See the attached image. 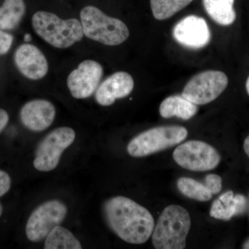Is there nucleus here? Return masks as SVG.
Masks as SVG:
<instances>
[{
    "label": "nucleus",
    "mask_w": 249,
    "mask_h": 249,
    "mask_svg": "<svg viewBox=\"0 0 249 249\" xmlns=\"http://www.w3.org/2000/svg\"><path fill=\"white\" fill-rule=\"evenodd\" d=\"M45 249H81L79 241L70 231L60 227L54 228L46 237Z\"/></svg>",
    "instance_id": "nucleus-19"
},
{
    "label": "nucleus",
    "mask_w": 249,
    "mask_h": 249,
    "mask_svg": "<svg viewBox=\"0 0 249 249\" xmlns=\"http://www.w3.org/2000/svg\"><path fill=\"white\" fill-rule=\"evenodd\" d=\"M178 191L181 192L183 196L196 201H209L212 199L213 196L206 184L191 178H178Z\"/></svg>",
    "instance_id": "nucleus-21"
},
{
    "label": "nucleus",
    "mask_w": 249,
    "mask_h": 249,
    "mask_svg": "<svg viewBox=\"0 0 249 249\" xmlns=\"http://www.w3.org/2000/svg\"><path fill=\"white\" fill-rule=\"evenodd\" d=\"M32 26L37 36L55 48L67 49L83 39L81 22L76 18L62 19L47 11L33 16Z\"/></svg>",
    "instance_id": "nucleus-3"
},
{
    "label": "nucleus",
    "mask_w": 249,
    "mask_h": 249,
    "mask_svg": "<svg viewBox=\"0 0 249 249\" xmlns=\"http://www.w3.org/2000/svg\"><path fill=\"white\" fill-rule=\"evenodd\" d=\"M134 86L133 78L129 73L124 71L116 72L98 86L95 98L100 106H111L116 100L129 96Z\"/></svg>",
    "instance_id": "nucleus-13"
},
{
    "label": "nucleus",
    "mask_w": 249,
    "mask_h": 249,
    "mask_svg": "<svg viewBox=\"0 0 249 249\" xmlns=\"http://www.w3.org/2000/svg\"><path fill=\"white\" fill-rule=\"evenodd\" d=\"M243 249H249V239L244 244Z\"/></svg>",
    "instance_id": "nucleus-28"
},
{
    "label": "nucleus",
    "mask_w": 249,
    "mask_h": 249,
    "mask_svg": "<svg viewBox=\"0 0 249 249\" xmlns=\"http://www.w3.org/2000/svg\"><path fill=\"white\" fill-rule=\"evenodd\" d=\"M67 213V208L62 201H46L36 208L28 219L26 234L31 242H40L49 232L60 225Z\"/></svg>",
    "instance_id": "nucleus-9"
},
{
    "label": "nucleus",
    "mask_w": 249,
    "mask_h": 249,
    "mask_svg": "<svg viewBox=\"0 0 249 249\" xmlns=\"http://www.w3.org/2000/svg\"><path fill=\"white\" fill-rule=\"evenodd\" d=\"M80 22L87 37L107 46H117L128 39L127 25L117 18L110 17L101 9L87 6L80 11Z\"/></svg>",
    "instance_id": "nucleus-4"
},
{
    "label": "nucleus",
    "mask_w": 249,
    "mask_h": 249,
    "mask_svg": "<svg viewBox=\"0 0 249 249\" xmlns=\"http://www.w3.org/2000/svg\"><path fill=\"white\" fill-rule=\"evenodd\" d=\"M103 76V68L99 62L85 60L70 73L67 87L73 98L85 99L92 96L96 91Z\"/></svg>",
    "instance_id": "nucleus-10"
},
{
    "label": "nucleus",
    "mask_w": 249,
    "mask_h": 249,
    "mask_svg": "<svg viewBox=\"0 0 249 249\" xmlns=\"http://www.w3.org/2000/svg\"><path fill=\"white\" fill-rule=\"evenodd\" d=\"M11 178L7 173L0 170V197L6 194L11 188Z\"/></svg>",
    "instance_id": "nucleus-24"
},
{
    "label": "nucleus",
    "mask_w": 249,
    "mask_h": 249,
    "mask_svg": "<svg viewBox=\"0 0 249 249\" xmlns=\"http://www.w3.org/2000/svg\"><path fill=\"white\" fill-rule=\"evenodd\" d=\"M173 159L185 169L204 172L217 167L221 157L217 150L209 144L200 141H189L175 149Z\"/></svg>",
    "instance_id": "nucleus-7"
},
{
    "label": "nucleus",
    "mask_w": 249,
    "mask_h": 249,
    "mask_svg": "<svg viewBox=\"0 0 249 249\" xmlns=\"http://www.w3.org/2000/svg\"><path fill=\"white\" fill-rule=\"evenodd\" d=\"M14 37L9 34L0 30V55H4L9 52L12 45Z\"/></svg>",
    "instance_id": "nucleus-23"
},
{
    "label": "nucleus",
    "mask_w": 249,
    "mask_h": 249,
    "mask_svg": "<svg viewBox=\"0 0 249 249\" xmlns=\"http://www.w3.org/2000/svg\"><path fill=\"white\" fill-rule=\"evenodd\" d=\"M197 111V105L188 101L182 95L165 98L160 107V115L165 119L177 116L183 120H188L196 115Z\"/></svg>",
    "instance_id": "nucleus-16"
},
{
    "label": "nucleus",
    "mask_w": 249,
    "mask_h": 249,
    "mask_svg": "<svg viewBox=\"0 0 249 249\" xmlns=\"http://www.w3.org/2000/svg\"><path fill=\"white\" fill-rule=\"evenodd\" d=\"M205 184L213 195H217L222 189V179L215 174H209L205 178Z\"/></svg>",
    "instance_id": "nucleus-22"
},
{
    "label": "nucleus",
    "mask_w": 249,
    "mask_h": 249,
    "mask_svg": "<svg viewBox=\"0 0 249 249\" xmlns=\"http://www.w3.org/2000/svg\"><path fill=\"white\" fill-rule=\"evenodd\" d=\"M247 204V199L243 195H234L233 192L227 191L213 203L210 215L215 219L229 221L234 216L243 214Z\"/></svg>",
    "instance_id": "nucleus-15"
},
{
    "label": "nucleus",
    "mask_w": 249,
    "mask_h": 249,
    "mask_svg": "<svg viewBox=\"0 0 249 249\" xmlns=\"http://www.w3.org/2000/svg\"><path fill=\"white\" fill-rule=\"evenodd\" d=\"M26 13L24 0H4L0 7V30H11L17 27Z\"/></svg>",
    "instance_id": "nucleus-18"
},
{
    "label": "nucleus",
    "mask_w": 249,
    "mask_h": 249,
    "mask_svg": "<svg viewBox=\"0 0 249 249\" xmlns=\"http://www.w3.org/2000/svg\"><path fill=\"white\" fill-rule=\"evenodd\" d=\"M173 36L177 42L186 48L199 49L209 45L211 33L204 18L191 15L175 24Z\"/></svg>",
    "instance_id": "nucleus-11"
},
{
    "label": "nucleus",
    "mask_w": 249,
    "mask_h": 249,
    "mask_svg": "<svg viewBox=\"0 0 249 249\" xmlns=\"http://www.w3.org/2000/svg\"><path fill=\"white\" fill-rule=\"evenodd\" d=\"M244 150H245V153L249 157V135L245 139V142H244Z\"/></svg>",
    "instance_id": "nucleus-26"
},
{
    "label": "nucleus",
    "mask_w": 249,
    "mask_h": 249,
    "mask_svg": "<svg viewBox=\"0 0 249 249\" xmlns=\"http://www.w3.org/2000/svg\"><path fill=\"white\" fill-rule=\"evenodd\" d=\"M187 136L188 131L181 126L154 127L134 137L127 145V152L133 157H145L178 145Z\"/></svg>",
    "instance_id": "nucleus-5"
},
{
    "label": "nucleus",
    "mask_w": 249,
    "mask_h": 249,
    "mask_svg": "<svg viewBox=\"0 0 249 249\" xmlns=\"http://www.w3.org/2000/svg\"><path fill=\"white\" fill-rule=\"evenodd\" d=\"M15 64L18 70L29 80H38L46 76L49 64L43 53L31 44H23L15 52Z\"/></svg>",
    "instance_id": "nucleus-12"
},
{
    "label": "nucleus",
    "mask_w": 249,
    "mask_h": 249,
    "mask_svg": "<svg viewBox=\"0 0 249 249\" xmlns=\"http://www.w3.org/2000/svg\"><path fill=\"white\" fill-rule=\"evenodd\" d=\"M191 227L188 211L178 205L167 206L152 234L154 247L157 249H183Z\"/></svg>",
    "instance_id": "nucleus-2"
},
{
    "label": "nucleus",
    "mask_w": 249,
    "mask_h": 249,
    "mask_svg": "<svg viewBox=\"0 0 249 249\" xmlns=\"http://www.w3.org/2000/svg\"><path fill=\"white\" fill-rule=\"evenodd\" d=\"M246 89H247V93H248L249 96V76L247 80V83H246Z\"/></svg>",
    "instance_id": "nucleus-27"
},
{
    "label": "nucleus",
    "mask_w": 249,
    "mask_h": 249,
    "mask_svg": "<svg viewBox=\"0 0 249 249\" xmlns=\"http://www.w3.org/2000/svg\"><path fill=\"white\" fill-rule=\"evenodd\" d=\"M103 211L109 227L124 242L142 245L151 237L155 228L152 214L132 199L114 196L106 201Z\"/></svg>",
    "instance_id": "nucleus-1"
},
{
    "label": "nucleus",
    "mask_w": 249,
    "mask_h": 249,
    "mask_svg": "<svg viewBox=\"0 0 249 249\" xmlns=\"http://www.w3.org/2000/svg\"><path fill=\"white\" fill-rule=\"evenodd\" d=\"M3 208L1 205L0 204V217H1V214H2Z\"/></svg>",
    "instance_id": "nucleus-29"
},
{
    "label": "nucleus",
    "mask_w": 249,
    "mask_h": 249,
    "mask_svg": "<svg viewBox=\"0 0 249 249\" xmlns=\"http://www.w3.org/2000/svg\"><path fill=\"white\" fill-rule=\"evenodd\" d=\"M193 0H150L152 14L157 20H165L179 12Z\"/></svg>",
    "instance_id": "nucleus-20"
},
{
    "label": "nucleus",
    "mask_w": 249,
    "mask_h": 249,
    "mask_svg": "<svg viewBox=\"0 0 249 249\" xmlns=\"http://www.w3.org/2000/svg\"><path fill=\"white\" fill-rule=\"evenodd\" d=\"M229 84L224 72L209 70L196 75L188 81L182 96L196 105H205L219 97Z\"/></svg>",
    "instance_id": "nucleus-8"
},
{
    "label": "nucleus",
    "mask_w": 249,
    "mask_h": 249,
    "mask_svg": "<svg viewBox=\"0 0 249 249\" xmlns=\"http://www.w3.org/2000/svg\"><path fill=\"white\" fill-rule=\"evenodd\" d=\"M76 133L70 127H62L47 134L39 143L34 165L40 172H49L58 166L64 151L74 142Z\"/></svg>",
    "instance_id": "nucleus-6"
},
{
    "label": "nucleus",
    "mask_w": 249,
    "mask_h": 249,
    "mask_svg": "<svg viewBox=\"0 0 249 249\" xmlns=\"http://www.w3.org/2000/svg\"><path fill=\"white\" fill-rule=\"evenodd\" d=\"M235 0H203L204 9L213 20L219 25L230 26L236 19Z\"/></svg>",
    "instance_id": "nucleus-17"
},
{
    "label": "nucleus",
    "mask_w": 249,
    "mask_h": 249,
    "mask_svg": "<svg viewBox=\"0 0 249 249\" xmlns=\"http://www.w3.org/2000/svg\"><path fill=\"white\" fill-rule=\"evenodd\" d=\"M55 113V108L50 101L33 100L21 109L20 119L27 129L34 132H42L53 124Z\"/></svg>",
    "instance_id": "nucleus-14"
},
{
    "label": "nucleus",
    "mask_w": 249,
    "mask_h": 249,
    "mask_svg": "<svg viewBox=\"0 0 249 249\" xmlns=\"http://www.w3.org/2000/svg\"><path fill=\"white\" fill-rule=\"evenodd\" d=\"M9 114L4 109H0V133L9 122Z\"/></svg>",
    "instance_id": "nucleus-25"
}]
</instances>
